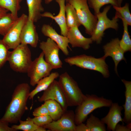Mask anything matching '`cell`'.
<instances>
[{
    "label": "cell",
    "mask_w": 131,
    "mask_h": 131,
    "mask_svg": "<svg viewBox=\"0 0 131 131\" xmlns=\"http://www.w3.org/2000/svg\"><path fill=\"white\" fill-rule=\"evenodd\" d=\"M119 41L118 38L113 39L103 47L104 52L103 56L106 58L108 56L112 57L115 63V70L118 75L117 68L118 64L122 60L126 61L124 56L125 52L120 45Z\"/></svg>",
    "instance_id": "cell-13"
},
{
    "label": "cell",
    "mask_w": 131,
    "mask_h": 131,
    "mask_svg": "<svg viewBox=\"0 0 131 131\" xmlns=\"http://www.w3.org/2000/svg\"><path fill=\"white\" fill-rule=\"evenodd\" d=\"M53 0H45V3L46 4H49L52 2Z\"/></svg>",
    "instance_id": "cell-39"
},
{
    "label": "cell",
    "mask_w": 131,
    "mask_h": 131,
    "mask_svg": "<svg viewBox=\"0 0 131 131\" xmlns=\"http://www.w3.org/2000/svg\"><path fill=\"white\" fill-rule=\"evenodd\" d=\"M32 115L34 117L49 115V112L45 103L35 108L33 112Z\"/></svg>",
    "instance_id": "cell-33"
},
{
    "label": "cell",
    "mask_w": 131,
    "mask_h": 131,
    "mask_svg": "<svg viewBox=\"0 0 131 131\" xmlns=\"http://www.w3.org/2000/svg\"><path fill=\"white\" fill-rule=\"evenodd\" d=\"M49 99L57 101L65 111L67 110L68 106L66 98L58 81L55 80L44 91L42 96L38 99V101L42 102Z\"/></svg>",
    "instance_id": "cell-12"
},
{
    "label": "cell",
    "mask_w": 131,
    "mask_h": 131,
    "mask_svg": "<svg viewBox=\"0 0 131 131\" xmlns=\"http://www.w3.org/2000/svg\"><path fill=\"white\" fill-rule=\"evenodd\" d=\"M75 131H90L86 124L83 123L76 125Z\"/></svg>",
    "instance_id": "cell-36"
},
{
    "label": "cell",
    "mask_w": 131,
    "mask_h": 131,
    "mask_svg": "<svg viewBox=\"0 0 131 131\" xmlns=\"http://www.w3.org/2000/svg\"><path fill=\"white\" fill-rule=\"evenodd\" d=\"M58 81L66 98L68 106L80 104L85 95L82 92L77 82L66 72L60 75Z\"/></svg>",
    "instance_id": "cell-4"
},
{
    "label": "cell",
    "mask_w": 131,
    "mask_h": 131,
    "mask_svg": "<svg viewBox=\"0 0 131 131\" xmlns=\"http://www.w3.org/2000/svg\"><path fill=\"white\" fill-rule=\"evenodd\" d=\"M34 123L38 126H43L48 124L53 121L49 115H45L30 118Z\"/></svg>",
    "instance_id": "cell-32"
},
{
    "label": "cell",
    "mask_w": 131,
    "mask_h": 131,
    "mask_svg": "<svg viewBox=\"0 0 131 131\" xmlns=\"http://www.w3.org/2000/svg\"><path fill=\"white\" fill-rule=\"evenodd\" d=\"M28 20V16L23 14L3 36L2 40L8 49H13L20 44V37L23 28Z\"/></svg>",
    "instance_id": "cell-9"
},
{
    "label": "cell",
    "mask_w": 131,
    "mask_h": 131,
    "mask_svg": "<svg viewBox=\"0 0 131 131\" xmlns=\"http://www.w3.org/2000/svg\"><path fill=\"white\" fill-rule=\"evenodd\" d=\"M118 6L119 7L121 6V4L123 1V0H116Z\"/></svg>",
    "instance_id": "cell-38"
},
{
    "label": "cell",
    "mask_w": 131,
    "mask_h": 131,
    "mask_svg": "<svg viewBox=\"0 0 131 131\" xmlns=\"http://www.w3.org/2000/svg\"><path fill=\"white\" fill-rule=\"evenodd\" d=\"M43 0H26L28 8V19L34 23L37 22L41 17L44 11L42 4Z\"/></svg>",
    "instance_id": "cell-19"
},
{
    "label": "cell",
    "mask_w": 131,
    "mask_h": 131,
    "mask_svg": "<svg viewBox=\"0 0 131 131\" xmlns=\"http://www.w3.org/2000/svg\"><path fill=\"white\" fill-rule=\"evenodd\" d=\"M66 1L74 8L81 25L85 28L86 33L91 36L95 29L97 18L96 16L90 11L87 0Z\"/></svg>",
    "instance_id": "cell-6"
},
{
    "label": "cell",
    "mask_w": 131,
    "mask_h": 131,
    "mask_svg": "<svg viewBox=\"0 0 131 131\" xmlns=\"http://www.w3.org/2000/svg\"><path fill=\"white\" fill-rule=\"evenodd\" d=\"M34 23L32 20L28 19L21 32L20 44L29 45L33 48L37 47L39 36Z\"/></svg>",
    "instance_id": "cell-15"
},
{
    "label": "cell",
    "mask_w": 131,
    "mask_h": 131,
    "mask_svg": "<svg viewBox=\"0 0 131 131\" xmlns=\"http://www.w3.org/2000/svg\"><path fill=\"white\" fill-rule=\"evenodd\" d=\"M131 124H127L126 125H121L118 123L116 125L115 131H131Z\"/></svg>",
    "instance_id": "cell-35"
},
{
    "label": "cell",
    "mask_w": 131,
    "mask_h": 131,
    "mask_svg": "<svg viewBox=\"0 0 131 131\" xmlns=\"http://www.w3.org/2000/svg\"><path fill=\"white\" fill-rule=\"evenodd\" d=\"M39 47L43 53L45 60L53 69L62 67L63 63L59 56L60 49L55 42L48 38L46 41L40 43Z\"/></svg>",
    "instance_id": "cell-10"
},
{
    "label": "cell",
    "mask_w": 131,
    "mask_h": 131,
    "mask_svg": "<svg viewBox=\"0 0 131 131\" xmlns=\"http://www.w3.org/2000/svg\"><path fill=\"white\" fill-rule=\"evenodd\" d=\"M48 109L49 115L53 121H56L61 116L65 111L57 101L49 99L44 102Z\"/></svg>",
    "instance_id": "cell-22"
},
{
    "label": "cell",
    "mask_w": 131,
    "mask_h": 131,
    "mask_svg": "<svg viewBox=\"0 0 131 131\" xmlns=\"http://www.w3.org/2000/svg\"><path fill=\"white\" fill-rule=\"evenodd\" d=\"M112 100L98 97L95 94H86L83 100L77 106L74 113L75 122L77 125L84 122L88 115L95 110L103 107H110Z\"/></svg>",
    "instance_id": "cell-2"
},
{
    "label": "cell",
    "mask_w": 131,
    "mask_h": 131,
    "mask_svg": "<svg viewBox=\"0 0 131 131\" xmlns=\"http://www.w3.org/2000/svg\"><path fill=\"white\" fill-rule=\"evenodd\" d=\"M129 7V4L127 3L122 7L113 6L116 11L115 15L118 18L124 19L128 25L131 26V15Z\"/></svg>",
    "instance_id": "cell-28"
},
{
    "label": "cell",
    "mask_w": 131,
    "mask_h": 131,
    "mask_svg": "<svg viewBox=\"0 0 131 131\" xmlns=\"http://www.w3.org/2000/svg\"><path fill=\"white\" fill-rule=\"evenodd\" d=\"M9 50L2 40L0 39V69L8 61Z\"/></svg>",
    "instance_id": "cell-31"
},
{
    "label": "cell",
    "mask_w": 131,
    "mask_h": 131,
    "mask_svg": "<svg viewBox=\"0 0 131 131\" xmlns=\"http://www.w3.org/2000/svg\"><path fill=\"white\" fill-rule=\"evenodd\" d=\"M86 125L90 131H106L105 124L98 117L91 114L87 119Z\"/></svg>",
    "instance_id": "cell-25"
},
{
    "label": "cell",
    "mask_w": 131,
    "mask_h": 131,
    "mask_svg": "<svg viewBox=\"0 0 131 131\" xmlns=\"http://www.w3.org/2000/svg\"><path fill=\"white\" fill-rule=\"evenodd\" d=\"M22 0H0V7L5 9L10 13L15 18L18 17V13L20 9Z\"/></svg>",
    "instance_id": "cell-24"
},
{
    "label": "cell",
    "mask_w": 131,
    "mask_h": 131,
    "mask_svg": "<svg viewBox=\"0 0 131 131\" xmlns=\"http://www.w3.org/2000/svg\"><path fill=\"white\" fill-rule=\"evenodd\" d=\"M66 0H56L59 8V12L57 15L54 16L51 12L46 11L43 13L41 14V16L49 18L54 20L60 28L61 35L66 36L68 28L66 20Z\"/></svg>",
    "instance_id": "cell-18"
},
{
    "label": "cell",
    "mask_w": 131,
    "mask_h": 131,
    "mask_svg": "<svg viewBox=\"0 0 131 131\" xmlns=\"http://www.w3.org/2000/svg\"><path fill=\"white\" fill-rule=\"evenodd\" d=\"M66 36L69 44L73 48L80 47L87 50L90 48V45L93 42L91 37H84L80 32L78 27L76 26L68 29Z\"/></svg>",
    "instance_id": "cell-17"
},
{
    "label": "cell",
    "mask_w": 131,
    "mask_h": 131,
    "mask_svg": "<svg viewBox=\"0 0 131 131\" xmlns=\"http://www.w3.org/2000/svg\"><path fill=\"white\" fill-rule=\"evenodd\" d=\"M30 87L27 83L18 84L15 88L11 100L1 119L8 123H16L21 120L27 107V103L30 92Z\"/></svg>",
    "instance_id": "cell-1"
},
{
    "label": "cell",
    "mask_w": 131,
    "mask_h": 131,
    "mask_svg": "<svg viewBox=\"0 0 131 131\" xmlns=\"http://www.w3.org/2000/svg\"><path fill=\"white\" fill-rule=\"evenodd\" d=\"M123 27V32L120 45L124 52L131 50V39L128 31L127 24L123 19H121Z\"/></svg>",
    "instance_id": "cell-27"
},
{
    "label": "cell",
    "mask_w": 131,
    "mask_h": 131,
    "mask_svg": "<svg viewBox=\"0 0 131 131\" xmlns=\"http://www.w3.org/2000/svg\"><path fill=\"white\" fill-rule=\"evenodd\" d=\"M111 7L110 5L107 6L104 8L102 12H100L96 15L97 21L91 38L93 41L95 42L97 44L101 42L104 34V32L106 29L112 28L117 30L118 29L117 22L118 18L115 16L112 20H110L107 16V14Z\"/></svg>",
    "instance_id": "cell-7"
},
{
    "label": "cell",
    "mask_w": 131,
    "mask_h": 131,
    "mask_svg": "<svg viewBox=\"0 0 131 131\" xmlns=\"http://www.w3.org/2000/svg\"><path fill=\"white\" fill-rule=\"evenodd\" d=\"M32 61L31 51L28 45L20 44L9 51L8 61L15 72L26 73Z\"/></svg>",
    "instance_id": "cell-5"
},
{
    "label": "cell",
    "mask_w": 131,
    "mask_h": 131,
    "mask_svg": "<svg viewBox=\"0 0 131 131\" xmlns=\"http://www.w3.org/2000/svg\"><path fill=\"white\" fill-rule=\"evenodd\" d=\"M106 58L103 56L96 58L83 54L65 58L64 61L70 66H75L81 68L93 70L101 73L105 78H108L110 73L106 62Z\"/></svg>",
    "instance_id": "cell-3"
},
{
    "label": "cell",
    "mask_w": 131,
    "mask_h": 131,
    "mask_svg": "<svg viewBox=\"0 0 131 131\" xmlns=\"http://www.w3.org/2000/svg\"><path fill=\"white\" fill-rule=\"evenodd\" d=\"M8 124L0 119V131H16L9 127Z\"/></svg>",
    "instance_id": "cell-34"
},
{
    "label": "cell",
    "mask_w": 131,
    "mask_h": 131,
    "mask_svg": "<svg viewBox=\"0 0 131 131\" xmlns=\"http://www.w3.org/2000/svg\"><path fill=\"white\" fill-rule=\"evenodd\" d=\"M41 31L45 36L48 37L55 42L60 49L65 55H69V41L66 36L58 34L50 25L44 24L42 26Z\"/></svg>",
    "instance_id": "cell-14"
},
{
    "label": "cell",
    "mask_w": 131,
    "mask_h": 131,
    "mask_svg": "<svg viewBox=\"0 0 131 131\" xmlns=\"http://www.w3.org/2000/svg\"><path fill=\"white\" fill-rule=\"evenodd\" d=\"M76 125L74 113L67 110L59 119L43 127L51 131H75Z\"/></svg>",
    "instance_id": "cell-11"
},
{
    "label": "cell",
    "mask_w": 131,
    "mask_h": 131,
    "mask_svg": "<svg viewBox=\"0 0 131 131\" xmlns=\"http://www.w3.org/2000/svg\"><path fill=\"white\" fill-rule=\"evenodd\" d=\"M53 69L45 60L43 52L32 61L27 72L30 79V84L33 86L36 85L41 79L49 75Z\"/></svg>",
    "instance_id": "cell-8"
},
{
    "label": "cell",
    "mask_w": 131,
    "mask_h": 131,
    "mask_svg": "<svg viewBox=\"0 0 131 131\" xmlns=\"http://www.w3.org/2000/svg\"><path fill=\"white\" fill-rule=\"evenodd\" d=\"M19 122V125H13L11 127L16 131L21 130L24 131H37L39 127L34 123L29 117H28L25 121L20 120Z\"/></svg>",
    "instance_id": "cell-30"
},
{
    "label": "cell",
    "mask_w": 131,
    "mask_h": 131,
    "mask_svg": "<svg viewBox=\"0 0 131 131\" xmlns=\"http://www.w3.org/2000/svg\"><path fill=\"white\" fill-rule=\"evenodd\" d=\"M59 75L58 72H53L48 76L40 80L37 83L35 88L30 91L29 99H33L38 93L46 90L55 80L59 77Z\"/></svg>",
    "instance_id": "cell-21"
},
{
    "label": "cell",
    "mask_w": 131,
    "mask_h": 131,
    "mask_svg": "<svg viewBox=\"0 0 131 131\" xmlns=\"http://www.w3.org/2000/svg\"><path fill=\"white\" fill-rule=\"evenodd\" d=\"M8 11V10L0 7V18L6 15Z\"/></svg>",
    "instance_id": "cell-37"
},
{
    "label": "cell",
    "mask_w": 131,
    "mask_h": 131,
    "mask_svg": "<svg viewBox=\"0 0 131 131\" xmlns=\"http://www.w3.org/2000/svg\"><path fill=\"white\" fill-rule=\"evenodd\" d=\"M16 19L10 13H8L0 18V35L4 36L11 27Z\"/></svg>",
    "instance_id": "cell-26"
},
{
    "label": "cell",
    "mask_w": 131,
    "mask_h": 131,
    "mask_svg": "<svg viewBox=\"0 0 131 131\" xmlns=\"http://www.w3.org/2000/svg\"><path fill=\"white\" fill-rule=\"evenodd\" d=\"M87 2L89 7L93 9L95 15L100 12V8L106 4L118 6L116 0H87Z\"/></svg>",
    "instance_id": "cell-29"
},
{
    "label": "cell",
    "mask_w": 131,
    "mask_h": 131,
    "mask_svg": "<svg viewBox=\"0 0 131 131\" xmlns=\"http://www.w3.org/2000/svg\"><path fill=\"white\" fill-rule=\"evenodd\" d=\"M109 107L107 115L101 120L106 125V130L115 131V127L117 124L120 122L123 123L122 114L123 108V106L116 102H113Z\"/></svg>",
    "instance_id": "cell-16"
},
{
    "label": "cell",
    "mask_w": 131,
    "mask_h": 131,
    "mask_svg": "<svg viewBox=\"0 0 131 131\" xmlns=\"http://www.w3.org/2000/svg\"><path fill=\"white\" fill-rule=\"evenodd\" d=\"M65 12L66 25L68 29L81 25L75 10L73 7L67 2L66 5Z\"/></svg>",
    "instance_id": "cell-23"
},
{
    "label": "cell",
    "mask_w": 131,
    "mask_h": 131,
    "mask_svg": "<svg viewBox=\"0 0 131 131\" xmlns=\"http://www.w3.org/2000/svg\"><path fill=\"white\" fill-rule=\"evenodd\" d=\"M125 87V101L123 106L124 109L123 122L127 124L131 123V82L122 79Z\"/></svg>",
    "instance_id": "cell-20"
}]
</instances>
